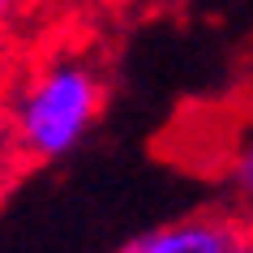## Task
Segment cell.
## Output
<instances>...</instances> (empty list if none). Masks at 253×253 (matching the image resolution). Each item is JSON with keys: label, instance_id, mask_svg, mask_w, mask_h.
<instances>
[{"label": "cell", "instance_id": "cell-1", "mask_svg": "<svg viewBox=\"0 0 253 253\" xmlns=\"http://www.w3.org/2000/svg\"><path fill=\"white\" fill-rule=\"evenodd\" d=\"M103 112V78L86 56H56L9 107L13 150L30 163L65 159Z\"/></svg>", "mask_w": 253, "mask_h": 253}, {"label": "cell", "instance_id": "cell-2", "mask_svg": "<svg viewBox=\"0 0 253 253\" xmlns=\"http://www.w3.org/2000/svg\"><path fill=\"white\" fill-rule=\"evenodd\" d=\"M245 232H249V223L236 219V214L202 211V214H185L176 223L155 227V232L129 240L116 253H236Z\"/></svg>", "mask_w": 253, "mask_h": 253}, {"label": "cell", "instance_id": "cell-3", "mask_svg": "<svg viewBox=\"0 0 253 253\" xmlns=\"http://www.w3.org/2000/svg\"><path fill=\"white\" fill-rule=\"evenodd\" d=\"M227 185H232V193H236L240 206L253 211V142L236 150V159H232V168H227Z\"/></svg>", "mask_w": 253, "mask_h": 253}, {"label": "cell", "instance_id": "cell-4", "mask_svg": "<svg viewBox=\"0 0 253 253\" xmlns=\"http://www.w3.org/2000/svg\"><path fill=\"white\" fill-rule=\"evenodd\" d=\"M22 9H26V0H0V35L17 22V13H22Z\"/></svg>", "mask_w": 253, "mask_h": 253}, {"label": "cell", "instance_id": "cell-5", "mask_svg": "<svg viewBox=\"0 0 253 253\" xmlns=\"http://www.w3.org/2000/svg\"><path fill=\"white\" fill-rule=\"evenodd\" d=\"M236 253H253V227L245 232V240H240V249H236Z\"/></svg>", "mask_w": 253, "mask_h": 253}, {"label": "cell", "instance_id": "cell-6", "mask_svg": "<svg viewBox=\"0 0 253 253\" xmlns=\"http://www.w3.org/2000/svg\"><path fill=\"white\" fill-rule=\"evenodd\" d=\"M0 185H4V163H0Z\"/></svg>", "mask_w": 253, "mask_h": 253}]
</instances>
